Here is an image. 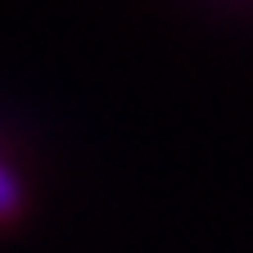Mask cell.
I'll use <instances>...</instances> for the list:
<instances>
[{"instance_id": "6da1fadb", "label": "cell", "mask_w": 253, "mask_h": 253, "mask_svg": "<svg viewBox=\"0 0 253 253\" xmlns=\"http://www.w3.org/2000/svg\"><path fill=\"white\" fill-rule=\"evenodd\" d=\"M23 212V181L0 163V221H14Z\"/></svg>"}]
</instances>
